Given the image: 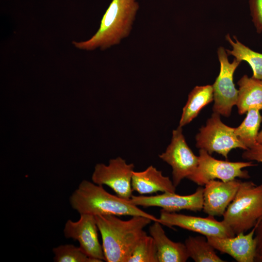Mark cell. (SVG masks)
<instances>
[{
    "instance_id": "ac0fdd59",
    "label": "cell",
    "mask_w": 262,
    "mask_h": 262,
    "mask_svg": "<svg viewBox=\"0 0 262 262\" xmlns=\"http://www.w3.org/2000/svg\"><path fill=\"white\" fill-rule=\"evenodd\" d=\"M213 100V88L211 85L196 86L188 95L183 108L179 126L182 127L196 118L200 111Z\"/></svg>"
},
{
    "instance_id": "484cf974",
    "label": "cell",
    "mask_w": 262,
    "mask_h": 262,
    "mask_svg": "<svg viewBox=\"0 0 262 262\" xmlns=\"http://www.w3.org/2000/svg\"><path fill=\"white\" fill-rule=\"evenodd\" d=\"M254 238L256 242V251L255 262H262V218L258 222Z\"/></svg>"
},
{
    "instance_id": "44dd1931",
    "label": "cell",
    "mask_w": 262,
    "mask_h": 262,
    "mask_svg": "<svg viewBox=\"0 0 262 262\" xmlns=\"http://www.w3.org/2000/svg\"><path fill=\"white\" fill-rule=\"evenodd\" d=\"M189 258L196 262H224L206 236H189L185 241Z\"/></svg>"
},
{
    "instance_id": "8fae6325",
    "label": "cell",
    "mask_w": 262,
    "mask_h": 262,
    "mask_svg": "<svg viewBox=\"0 0 262 262\" xmlns=\"http://www.w3.org/2000/svg\"><path fill=\"white\" fill-rule=\"evenodd\" d=\"M98 230L94 215L81 214L77 221L68 220L63 231L66 238L78 241L81 248L89 257L102 262L105 259L102 246L98 240Z\"/></svg>"
},
{
    "instance_id": "603a6c76",
    "label": "cell",
    "mask_w": 262,
    "mask_h": 262,
    "mask_svg": "<svg viewBox=\"0 0 262 262\" xmlns=\"http://www.w3.org/2000/svg\"><path fill=\"white\" fill-rule=\"evenodd\" d=\"M55 262H99L89 257L81 247L72 244L61 245L52 249Z\"/></svg>"
},
{
    "instance_id": "ba28073f",
    "label": "cell",
    "mask_w": 262,
    "mask_h": 262,
    "mask_svg": "<svg viewBox=\"0 0 262 262\" xmlns=\"http://www.w3.org/2000/svg\"><path fill=\"white\" fill-rule=\"evenodd\" d=\"M159 157L171 166L172 182L176 187L194 173L198 164V156L188 146L180 126L173 131L170 144Z\"/></svg>"
},
{
    "instance_id": "d6986e66",
    "label": "cell",
    "mask_w": 262,
    "mask_h": 262,
    "mask_svg": "<svg viewBox=\"0 0 262 262\" xmlns=\"http://www.w3.org/2000/svg\"><path fill=\"white\" fill-rule=\"evenodd\" d=\"M226 39L232 48L231 50L226 49L228 55H232L237 60L248 63L252 71V77L262 80V53L255 51L240 42L236 36L233 40L229 34L226 35Z\"/></svg>"
},
{
    "instance_id": "ffe728a7",
    "label": "cell",
    "mask_w": 262,
    "mask_h": 262,
    "mask_svg": "<svg viewBox=\"0 0 262 262\" xmlns=\"http://www.w3.org/2000/svg\"><path fill=\"white\" fill-rule=\"evenodd\" d=\"M260 111L257 108L248 110L243 121L234 128L235 135L248 149L257 143V138L262 121Z\"/></svg>"
},
{
    "instance_id": "7402d4cb",
    "label": "cell",
    "mask_w": 262,
    "mask_h": 262,
    "mask_svg": "<svg viewBox=\"0 0 262 262\" xmlns=\"http://www.w3.org/2000/svg\"><path fill=\"white\" fill-rule=\"evenodd\" d=\"M128 262H158L156 246L150 235L146 234L141 238Z\"/></svg>"
},
{
    "instance_id": "2e32d148",
    "label": "cell",
    "mask_w": 262,
    "mask_h": 262,
    "mask_svg": "<svg viewBox=\"0 0 262 262\" xmlns=\"http://www.w3.org/2000/svg\"><path fill=\"white\" fill-rule=\"evenodd\" d=\"M157 252L158 262H185L189 258L184 244L175 242L166 235L162 224L154 222L149 228Z\"/></svg>"
},
{
    "instance_id": "9c48e42d",
    "label": "cell",
    "mask_w": 262,
    "mask_h": 262,
    "mask_svg": "<svg viewBox=\"0 0 262 262\" xmlns=\"http://www.w3.org/2000/svg\"><path fill=\"white\" fill-rule=\"evenodd\" d=\"M133 164H128L120 157L111 159L108 165L98 164L92 175V181L110 187L119 197L130 200L132 196L131 179Z\"/></svg>"
},
{
    "instance_id": "30bf717a",
    "label": "cell",
    "mask_w": 262,
    "mask_h": 262,
    "mask_svg": "<svg viewBox=\"0 0 262 262\" xmlns=\"http://www.w3.org/2000/svg\"><path fill=\"white\" fill-rule=\"evenodd\" d=\"M162 225L172 228L177 226L208 237H230L235 233L223 220H216L214 216L207 217L187 215L162 210L159 217Z\"/></svg>"
},
{
    "instance_id": "4316f807",
    "label": "cell",
    "mask_w": 262,
    "mask_h": 262,
    "mask_svg": "<svg viewBox=\"0 0 262 262\" xmlns=\"http://www.w3.org/2000/svg\"><path fill=\"white\" fill-rule=\"evenodd\" d=\"M257 142L258 143H262V129L258 133L257 138Z\"/></svg>"
},
{
    "instance_id": "4fadbf2b",
    "label": "cell",
    "mask_w": 262,
    "mask_h": 262,
    "mask_svg": "<svg viewBox=\"0 0 262 262\" xmlns=\"http://www.w3.org/2000/svg\"><path fill=\"white\" fill-rule=\"evenodd\" d=\"M241 181L236 179L208 181L203 191V211L208 215L223 216L234 199Z\"/></svg>"
},
{
    "instance_id": "cb8c5ba5",
    "label": "cell",
    "mask_w": 262,
    "mask_h": 262,
    "mask_svg": "<svg viewBox=\"0 0 262 262\" xmlns=\"http://www.w3.org/2000/svg\"><path fill=\"white\" fill-rule=\"evenodd\" d=\"M252 21L257 33L262 32V0H248Z\"/></svg>"
},
{
    "instance_id": "7a4b0ae2",
    "label": "cell",
    "mask_w": 262,
    "mask_h": 262,
    "mask_svg": "<svg viewBox=\"0 0 262 262\" xmlns=\"http://www.w3.org/2000/svg\"><path fill=\"white\" fill-rule=\"evenodd\" d=\"M71 207L80 214L142 216L159 222L157 217L143 211L130 200L113 195L102 185L83 180L69 197Z\"/></svg>"
},
{
    "instance_id": "7c38bea8",
    "label": "cell",
    "mask_w": 262,
    "mask_h": 262,
    "mask_svg": "<svg viewBox=\"0 0 262 262\" xmlns=\"http://www.w3.org/2000/svg\"><path fill=\"white\" fill-rule=\"evenodd\" d=\"M204 188L198 187L193 194L181 196L175 193H163L151 196H133L131 202L137 206L159 207L168 212L186 210L194 212L203 210Z\"/></svg>"
},
{
    "instance_id": "3957f363",
    "label": "cell",
    "mask_w": 262,
    "mask_h": 262,
    "mask_svg": "<svg viewBox=\"0 0 262 262\" xmlns=\"http://www.w3.org/2000/svg\"><path fill=\"white\" fill-rule=\"evenodd\" d=\"M138 8L136 0H112L95 35L87 41L73 43L85 50L104 49L119 43L129 34Z\"/></svg>"
},
{
    "instance_id": "6da1fadb",
    "label": "cell",
    "mask_w": 262,
    "mask_h": 262,
    "mask_svg": "<svg viewBox=\"0 0 262 262\" xmlns=\"http://www.w3.org/2000/svg\"><path fill=\"white\" fill-rule=\"evenodd\" d=\"M95 216L107 262H128L135 246L147 234L144 228L153 221L142 216H133L128 220L110 214Z\"/></svg>"
},
{
    "instance_id": "d4e9b609",
    "label": "cell",
    "mask_w": 262,
    "mask_h": 262,
    "mask_svg": "<svg viewBox=\"0 0 262 262\" xmlns=\"http://www.w3.org/2000/svg\"><path fill=\"white\" fill-rule=\"evenodd\" d=\"M242 157L249 161L262 163V143H256L252 147L245 150Z\"/></svg>"
},
{
    "instance_id": "9a60e30c",
    "label": "cell",
    "mask_w": 262,
    "mask_h": 262,
    "mask_svg": "<svg viewBox=\"0 0 262 262\" xmlns=\"http://www.w3.org/2000/svg\"><path fill=\"white\" fill-rule=\"evenodd\" d=\"M131 187L133 191L142 195L158 192L174 193L176 188L169 177L152 165L143 171L133 172Z\"/></svg>"
},
{
    "instance_id": "5b68a950",
    "label": "cell",
    "mask_w": 262,
    "mask_h": 262,
    "mask_svg": "<svg viewBox=\"0 0 262 262\" xmlns=\"http://www.w3.org/2000/svg\"><path fill=\"white\" fill-rule=\"evenodd\" d=\"M220 115L213 113L205 126L199 129L196 136V147L206 150L211 155L216 152L226 159L231 149L248 148L238 138L234 128L225 125L221 120Z\"/></svg>"
},
{
    "instance_id": "8992f818",
    "label": "cell",
    "mask_w": 262,
    "mask_h": 262,
    "mask_svg": "<svg viewBox=\"0 0 262 262\" xmlns=\"http://www.w3.org/2000/svg\"><path fill=\"white\" fill-rule=\"evenodd\" d=\"M256 165L249 161L233 162L217 160L206 150L200 149L197 167L187 179L201 186L215 179L223 181L233 180L236 178L246 179L250 177L248 172L243 169Z\"/></svg>"
},
{
    "instance_id": "277c9868",
    "label": "cell",
    "mask_w": 262,
    "mask_h": 262,
    "mask_svg": "<svg viewBox=\"0 0 262 262\" xmlns=\"http://www.w3.org/2000/svg\"><path fill=\"white\" fill-rule=\"evenodd\" d=\"M223 216L235 235L252 229L262 218V184L241 181Z\"/></svg>"
},
{
    "instance_id": "52a82bcc",
    "label": "cell",
    "mask_w": 262,
    "mask_h": 262,
    "mask_svg": "<svg viewBox=\"0 0 262 262\" xmlns=\"http://www.w3.org/2000/svg\"><path fill=\"white\" fill-rule=\"evenodd\" d=\"M217 53L220 71L212 85L214 100L213 110V113L229 117L237 100L238 90L235 87L233 75L241 62L234 59L230 63L226 49L222 47L218 48Z\"/></svg>"
},
{
    "instance_id": "5bb4252c",
    "label": "cell",
    "mask_w": 262,
    "mask_h": 262,
    "mask_svg": "<svg viewBox=\"0 0 262 262\" xmlns=\"http://www.w3.org/2000/svg\"><path fill=\"white\" fill-rule=\"evenodd\" d=\"M258 222L246 234L240 233L230 237H206L215 249L226 253L238 262H255L256 242L254 238Z\"/></svg>"
},
{
    "instance_id": "e0dca14e",
    "label": "cell",
    "mask_w": 262,
    "mask_h": 262,
    "mask_svg": "<svg viewBox=\"0 0 262 262\" xmlns=\"http://www.w3.org/2000/svg\"><path fill=\"white\" fill-rule=\"evenodd\" d=\"M238 95L236 105L243 115L250 109L262 110V80L244 75L238 82Z\"/></svg>"
}]
</instances>
